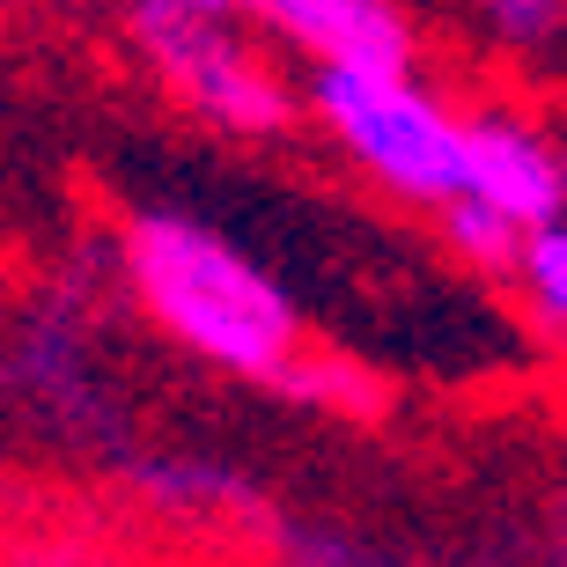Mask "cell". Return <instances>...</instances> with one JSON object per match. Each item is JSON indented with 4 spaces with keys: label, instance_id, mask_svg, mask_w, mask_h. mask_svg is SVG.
Returning a JSON list of instances; mask_svg holds the SVG:
<instances>
[{
    "label": "cell",
    "instance_id": "6da1fadb",
    "mask_svg": "<svg viewBox=\"0 0 567 567\" xmlns=\"http://www.w3.org/2000/svg\"><path fill=\"white\" fill-rule=\"evenodd\" d=\"M126 266H133L141 302L185 339L192 354L221 361V369H236V377L302 383V369H295L288 295L258 274L236 244H221L207 221L141 214L133 236H126Z\"/></svg>",
    "mask_w": 567,
    "mask_h": 567
},
{
    "label": "cell",
    "instance_id": "277c9868",
    "mask_svg": "<svg viewBox=\"0 0 567 567\" xmlns=\"http://www.w3.org/2000/svg\"><path fill=\"white\" fill-rule=\"evenodd\" d=\"M288 30L295 44H310L332 74H405L413 38L391 0H236Z\"/></svg>",
    "mask_w": 567,
    "mask_h": 567
},
{
    "label": "cell",
    "instance_id": "8992f818",
    "mask_svg": "<svg viewBox=\"0 0 567 567\" xmlns=\"http://www.w3.org/2000/svg\"><path fill=\"white\" fill-rule=\"evenodd\" d=\"M486 16H494L502 38L538 44V38H553V30L567 22V0H486Z\"/></svg>",
    "mask_w": 567,
    "mask_h": 567
},
{
    "label": "cell",
    "instance_id": "7a4b0ae2",
    "mask_svg": "<svg viewBox=\"0 0 567 567\" xmlns=\"http://www.w3.org/2000/svg\"><path fill=\"white\" fill-rule=\"evenodd\" d=\"M317 111L391 192L427 207H464L480 177V118H450L405 74H332L317 66Z\"/></svg>",
    "mask_w": 567,
    "mask_h": 567
},
{
    "label": "cell",
    "instance_id": "3957f363",
    "mask_svg": "<svg viewBox=\"0 0 567 567\" xmlns=\"http://www.w3.org/2000/svg\"><path fill=\"white\" fill-rule=\"evenodd\" d=\"M141 44H147V60L169 74V89L192 111H207L214 126L266 133V126L288 118V89L221 30V16H192V8L141 0Z\"/></svg>",
    "mask_w": 567,
    "mask_h": 567
},
{
    "label": "cell",
    "instance_id": "5b68a950",
    "mask_svg": "<svg viewBox=\"0 0 567 567\" xmlns=\"http://www.w3.org/2000/svg\"><path fill=\"white\" fill-rule=\"evenodd\" d=\"M524 280H530V295H538V310L567 332V221H560V229H546L524 251Z\"/></svg>",
    "mask_w": 567,
    "mask_h": 567
}]
</instances>
